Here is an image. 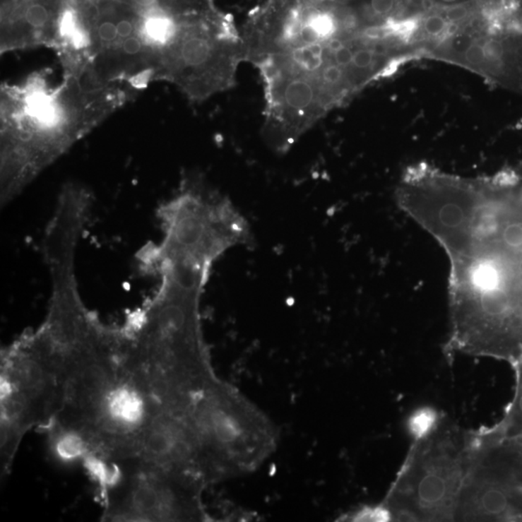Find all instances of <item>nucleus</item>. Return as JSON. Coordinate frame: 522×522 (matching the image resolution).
<instances>
[{"label":"nucleus","mask_w":522,"mask_h":522,"mask_svg":"<svg viewBox=\"0 0 522 522\" xmlns=\"http://www.w3.org/2000/svg\"><path fill=\"white\" fill-rule=\"evenodd\" d=\"M36 328L61 374V409L47 429L57 458L86 463L132 453L154 401L128 364L122 325L105 324L78 288L64 287L49 296Z\"/></svg>","instance_id":"nucleus-1"},{"label":"nucleus","mask_w":522,"mask_h":522,"mask_svg":"<svg viewBox=\"0 0 522 522\" xmlns=\"http://www.w3.org/2000/svg\"><path fill=\"white\" fill-rule=\"evenodd\" d=\"M447 253L453 337L477 355L522 358V173L485 188Z\"/></svg>","instance_id":"nucleus-2"},{"label":"nucleus","mask_w":522,"mask_h":522,"mask_svg":"<svg viewBox=\"0 0 522 522\" xmlns=\"http://www.w3.org/2000/svg\"><path fill=\"white\" fill-rule=\"evenodd\" d=\"M213 259L194 247H159L146 274L157 278L150 298L127 317L126 357L157 405L195 401L218 379L201 321V299Z\"/></svg>","instance_id":"nucleus-3"},{"label":"nucleus","mask_w":522,"mask_h":522,"mask_svg":"<svg viewBox=\"0 0 522 522\" xmlns=\"http://www.w3.org/2000/svg\"><path fill=\"white\" fill-rule=\"evenodd\" d=\"M47 71L0 90V198L6 206L43 170L133 98L119 85L63 74L52 85Z\"/></svg>","instance_id":"nucleus-4"},{"label":"nucleus","mask_w":522,"mask_h":522,"mask_svg":"<svg viewBox=\"0 0 522 522\" xmlns=\"http://www.w3.org/2000/svg\"><path fill=\"white\" fill-rule=\"evenodd\" d=\"M52 49L63 74H86L100 85L123 86L135 94L160 81L164 49L148 18L118 0H73Z\"/></svg>","instance_id":"nucleus-5"},{"label":"nucleus","mask_w":522,"mask_h":522,"mask_svg":"<svg viewBox=\"0 0 522 522\" xmlns=\"http://www.w3.org/2000/svg\"><path fill=\"white\" fill-rule=\"evenodd\" d=\"M63 383L54 353L37 330L23 332L0 354V471L11 473L23 438L47 429L61 409Z\"/></svg>","instance_id":"nucleus-6"},{"label":"nucleus","mask_w":522,"mask_h":522,"mask_svg":"<svg viewBox=\"0 0 522 522\" xmlns=\"http://www.w3.org/2000/svg\"><path fill=\"white\" fill-rule=\"evenodd\" d=\"M469 469L467 434L440 422L414 441L382 504L395 521H453Z\"/></svg>","instance_id":"nucleus-7"},{"label":"nucleus","mask_w":522,"mask_h":522,"mask_svg":"<svg viewBox=\"0 0 522 522\" xmlns=\"http://www.w3.org/2000/svg\"><path fill=\"white\" fill-rule=\"evenodd\" d=\"M243 61L241 32L232 16L216 7L180 20L162 52L160 81L172 83L191 102L201 103L233 88Z\"/></svg>","instance_id":"nucleus-8"},{"label":"nucleus","mask_w":522,"mask_h":522,"mask_svg":"<svg viewBox=\"0 0 522 522\" xmlns=\"http://www.w3.org/2000/svg\"><path fill=\"white\" fill-rule=\"evenodd\" d=\"M100 487L103 521H214L203 503L206 487L157 467L134 461L112 463Z\"/></svg>","instance_id":"nucleus-9"},{"label":"nucleus","mask_w":522,"mask_h":522,"mask_svg":"<svg viewBox=\"0 0 522 522\" xmlns=\"http://www.w3.org/2000/svg\"><path fill=\"white\" fill-rule=\"evenodd\" d=\"M68 0H1L0 51L52 49Z\"/></svg>","instance_id":"nucleus-10"},{"label":"nucleus","mask_w":522,"mask_h":522,"mask_svg":"<svg viewBox=\"0 0 522 522\" xmlns=\"http://www.w3.org/2000/svg\"><path fill=\"white\" fill-rule=\"evenodd\" d=\"M440 416L432 408L417 409L409 417L408 429L414 441L424 439L432 434L440 424Z\"/></svg>","instance_id":"nucleus-11"},{"label":"nucleus","mask_w":522,"mask_h":522,"mask_svg":"<svg viewBox=\"0 0 522 522\" xmlns=\"http://www.w3.org/2000/svg\"><path fill=\"white\" fill-rule=\"evenodd\" d=\"M348 521H393L392 515L382 503L375 506H363L345 516Z\"/></svg>","instance_id":"nucleus-12"}]
</instances>
